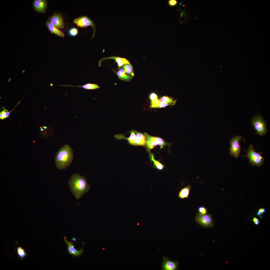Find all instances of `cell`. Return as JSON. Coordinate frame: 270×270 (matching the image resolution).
Segmentation results:
<instances>
[{"instance_id":"1f68e13d","label":"cell","mask_w":270,"mask_h":270,"mask_svg":"<svg viewBox=\"0 0 270 270\" xmlns=\"http://www.w3.org/2000/svg\"><path fill=\"white\" fill-rule=\"evenodd\" d=\"M258 220H259L258 218L255 217H254L253 219V221L254 222L257 221Z\"/></svg>"},{"instance_id":"8992f818","label":"cell","mask_w":270,"mask_h":270,"mask_svg":"<svg viewBox=\"0 0 270 270\" xmlns=\"http://www.w3.org/2000/svg\"><path fill=\"white\" fill-rule=\"evenodd\" d=\"M242 138L241 135L234 136L232 138L229 142L230 155L236 158H237L240 153L241 148L240 141Z\"/></svg>"},{"instance_id":"44dd1931","label":"cell","mask_w":270,"mask_h":270,"mask_svg":"<svg viewBox=\"0 0 270 270\" xmlns=\"http://www.w3.org/2000/svg\"><path fill=\"white\" fill-rule=\"evenodd\" d=\"M159 100L160 102L166 103L170 105L174 106L176 104V101L172 98L167 96H163Z\"/></svg>"},{"instance_id":"cb8c5ba5","label":"cell","mask_w":270,"mask_h":270,"mask_svg":"<svg viewBox=\"0 0 270 270\" xmlns=\"http://www.w3.org/2000/svg\"><path fill=\"white\" fill-rule=\"evenodd\" d=\"M21 101V100H20L17 104L16 106L15 107L10 111L6 112V111H5V110H4V111H2L1 112H0V119L2 120L5 118L9 117L10 113L20 103Z\"/></svg>"},{"instance_id":"2e32d148","label":"cell","mask_w":270,"mask_h":270,"mask_svg":"<svg viewBox=\"0 0 270 270\" xmlns=\"http://www.w3.org/2000/svg\"><path fill=\"white\" fill-rule=\"evenodd\" d=\"M136 137L135 139L136 146L145 145L146 137L144 134L135 131Z\"/></svg>"},{"instance_id":"484cf974","label":"cell","mask_w":270,"mask_h":270,"mask_svg":"<svg viewBox=\"0 0 270 270\" xmlns=\"http://www.w3.org/2000/svg\"><path fill=\"white\" fill-rule=\"evenodd\" d=\"M198 214L200 215H204L208 213L207 208L204 206H200L198 209Z\"/></svg>"},{"instance_id":"6da1fadb","label":"cell","mask_w":270,"mask_h":270,"mask_svg":"<svg viewBox=\"0 0 270 270\" xmlns=\"http://www.w3.org/2000/svg\"><path fill=\"white\" fill-rule=\"evenodd\" d=\"M68 184L73 194L78 200L90 190V186L86 178L79 174H73L70 179Z\"/></svg>"},{"instance_id":"52a82bcc","label":"cell","mask_w":270,"mask_h":270,"mask_svg":"<svg viewBox=\"0 0 270 270\" xmlns=\"http://www.w3.org/2000/svg\"><path fill=\"white\" fill-rule=\"evenodd\" d=\"M195 220L196 222L202 227L211 228L214 226L213 219L210 214L207 213L202 215L198 214Z\"/></svg>"},{"instance_id":"f1b7e54d","label":"cell","mask_w":270,"mask_h":270,"mask_svg":"<svg viewBox=\"0 0 270 270\" xmlns=\"http://www.w3.org/2000/svg\"><path fill=\"white\" fill-rule=\"evenodd\" d=\"M169 4L172 6L175 5L177 3V1L175 0H170L168 1Z\"/></svg>"},{"instance_id":"9c48e42d","label":"cell","mask_w":270,"mask_h":270,"mask_svg":"<svg viewBox=\"0 0 270 270\" xmlns=\"http://www.w3.org/2000/svg\"><path fill=\"white\" fill-rule=\"evenodd\" d=\"M178 263L177 261L172 260L164 257L162 264V270H176L178 268Z\"/></svg>"},{"instance_id":"74e56055","label":"cell","mask_w":270,"mask_h":270,"mask_svg":"<svg viewBox=\"0 0 270 270\" xmlns=\"http://www.w3.org/2000/svg\"><path fill=\"white\" fill-rule=\"evenodd\" d=\"M104 248H103V250H104Z\"/></svg>"},{"instance_id":"83f0119b","label":"cell","mask_w":270,"mask_h":270,"mask_svg":"<svg viewBox=\"0 0 270 270\" xmlns=\"http://www.w3.org/2000/svg\"><path fill=\"white\" fill-rule=\"evenodd\" d=\"M158 97L157 95L154 93H152L150 95V98L152 100L157 99Z\"/></svg>"},{"instance_id":"5b68a950","label":"cell","mask_w":270,"mask_h":270,"mask_svg":"<svg viewBox=\"0 0 270 270\" xmlns=\"http://www.w3.org/2000/svg\"><path fill=\"white\" fill-rule=\"evenodd\" d=\"M144 134L146 137L145 146L146 150L149 154L151 153L150 150L157 145L160 146L162 148L166 145L169 146L170 144L166 142L161 138L150 136L146 133Z\"/></svg>"},{"instance_id":"5bb4252c","label":"cell","mask_w":270,"mask_h":270,"mask_svg":"<svg viewBox=\"0 0 270 270\" xmlns=\"http://www.w3.org/2000/svg\"><path fill=\"white\" fill-rule=\"evenodd\" d=\"M46 24L49 30L51 33L61 37H64V34L55 27L50 21H46Z\"/></svg>"},{"instance_id":"f546056e","label":"cell","mask_w":270,"mask_h":270,"mask_svg":"<svg viewBox=\"0 0 270 270\" xmlns=\"http://www.w3.org/2000/svg\"><path fill=\"white\" fill-rule=\"evenodd\" d=\"M168 105H170L167 103L160 102L159 107V108L165 107Z\"/></svg>"},{"instance_id":"e0dca14e","label":"cell","mask_w":270,"mask_h":270,"mask_svg":"<svg viewBox=\"0 0 270 270\" xmlns=\"http://www.w3.org/2000/svg\"><path fill=\"white\" fill-rule=\"evenodd\" d=\"M104 59H114L115 61L117 63L119 68H120L124 64L130 63L129 61L126 58L118 57L113 56L104 58Z\"/></svg>"},{"instance_id":"9a60e30c","label":"cell","mask_w":270,"mask_h":270,"mask_svg":"<svg viewBox=\"0 0 270 270\" xmlns=\"http://www.w3.org/2000/svg\"><path fill=\"white\" fill-rule=\"evenodd\" d=\"M191 187V185L188 184L182 188L178 192V198L182 199L188 198Z\"/></svg>"},{"instance_id":"e575fe53","label":"cell","mask_w":270,"mask_h":270,"mask_svg":"<svg viewBox=\"0 0 270 270\" xmlns=\"http://www.w3.org/2000/svg\"><path fill=\"white\" fill-rule=\"evenodd\" d=\"M43 128L44 129H46V128H47V127H46L45 126H44L43 127Z\"/></svg>"},{"instance_id":"603a6c76","label":"cell","mask_w":270,"mask_h":270,"mask_svg":"<svg viewBox=\"0 0 270 270\" xmlns=\"http://www.w3.org/2000/svg\"><path fill=\"white\" fill-rule=\"evenodd\" d=\"M122 66L125 73L130 74L132 76H134V74L133 72L132 66L130 63L124 64Z\"/></svg>"},{"instance_id":"ba28073f","label":"cell","mask_w":270,"mask_h":270,"mask_svg":"<svg viewBox=\"0 0 270 270\" xmlns=\"http://www.w3.org/2000/svg\"><path fill=\"white\" fill-rule=\"evenodd\" d=\"M73 22L78 26L81 28H86L90 26L93 29V33L92 37H93L95 34L96 28L93 22L86 16L79 17L74 19Z\"/></svg>"},{"instance_id":"d590c367","label":"cell","mask_w":270,"mask_h":270,"mask_svg":"<svg viewBox=\"0 0 270 270\" xmlns=\"http://www.w3.org/2000/svg\"><path fill=\"white\" fill-rule=\"evenodd\" d=\"M40 130L41 131H43V129H42V128H41L40 129Z\"/></svg>"},{"instance_id":"3957f363","label":"cell","mask_w":270,"mask_h":270,"mask_svg":"<svg viewBox=\"0 0 270 270\" xmlns=\"http://www.w3.org/2000/svg\"><path fill=\"white\" fill-rule=\"evenodd\" d=\"M262 152L256 151L253 145L251 144L248 148L245 156L248 159L249 163L252 165L259 167L262 165L264 158L262 155Z\"/></svg>"},{"instance_id":"7a4b0ae2","label":"cell","mask_w":270,"mask_h":270,"mask_svg":"<svg viewBox=\"0 0 270 270\" xmlns=\"http://www.w3.org/2000/svg\"><path fill=\"white\" fill-rule=\"evenodd\" d=\"M74 158V152L71 146L64 145L58 150L55 158V164L60 170H64L70 165Z\"/></svg>"},{"instance_id":"836d02e7","label":"cell","mask_w":270,"mask_h":270,"mask_svg":"<svg viewBox=\"0 0 270 270\" xmlns=\"http://www.w3.org/2000/svg\"><path fill=\"white\" fill-rule=\"evenodd\" d=\"M11 80V78H9V79H8V82H10V80Z\"/></svg>"},{"instance_id":"7402d4cb","label":"cell","mask_w":270,"mask_h":270,"mask_svg":"<svg viewBox=\"0 0 270 270\" xmlns=\"http://www.w3.org/2000/svg\"><path fill=\"white\" fill-rule=\"evenodd\" d=\"M16 252L18 257L22 260L27 256L25 250L20 246H18Z\"/></svg>"},{"instance_id":"277c9868","label":"cell","mask_w":270,"mask_h":270,"mask_svg":"<svg viewBox=\"0 0 270 270\" xmlns=\"http://www.w3.org/2000/svg\"><path fill=\"white\" fill-rule=\"evenodd\" d=\"M252 124L256 131V134L262 136L267 132V123L262 116L259 114L254 116L251 120Z\"/></svg>"},{"instance_id":"8fae6325","label":"cell","mask_w":270,"mask_h":270,"mask_svg":"<svg viewBox=\"0 0 270 270\" xmlns=\"http://www.w3.org/2000/svg\"><path fill=\"white\" fill-rule=\"evenodd\" d=\"M48 20L58 29L64 27V23L63 19L61 15L59 14L55 13L48 18Z\"/></svg>"},{"instance_id":"4316f807","label":"cell","mask_w":270,"mask_h":270,"mask_svg":"<svg viewBox=\"0 0 270 270\" xmlns=\"http://www.w3.org/2000/svg\"><path fill=\"white\" fill-rule=\"evenodd\" d=\"M160 102L158 99L151 101L150 107L152 108H159Z\"/></svg>"},{"instance_id":"8d00e7d4","label":"cell","mask_w":270,"mask_h":270,"mask_svg":"<svg viewBox=\"0 0 270 270\" xmlns=\"http://www.w3.org/2000/svg\"><path fill=\"white\" fill-rule=\"evenodd\" d=\"M23 71L22 72H23V73H24V72H25V71H24V70H23Z\"/></svg>"},{"instance_id":"ffe728a7","label":"cell","mask_w":270,"mask_h":270,"mask_svg":"<svg viewBox=\"0 0 270 270\" xmlns=\"http://www.w3.org/2000/svg\"><path fill=\"white\" fill-rule=\"evenodd\" d=\"M82 88L85 89L90 90H94L100 88V86L97 84H94L88 83L82 86H73V87Z\"/></svg>"},{"instance_id":"4dcf8cb0","label":"cell","mask_w":270,"mask_h":270,"mask_svg":"<svg viewBox=\"0 0 270 270\" xmlns=\"http://www.w3.org/2000/svg\"><path fill=\"white\" fill-rule=\"evenodd\" d=\"M258 211L261 214H262L265 212V209L264 208H261L259 209Z\"/></svg>"},{"instance_id":"30bf717a","label":"cell","mask_w":270,"mask_h":270,"mask_svg":"<svg viewBox=\"0 0 270 270\" xmlns=\"http://www.w3.org/2000/svg\"><path fill=\"white\" fill-rule=\"evenodd\" d=\"M64 239L67 245V250L69 254L74 256L80 257L83 254L84 250L82 248L79 250H76L74 248L73 242L68 240L66 236H64Z\"/></svg>"},{"instance_id":"d6a6232c","label":"cell","mask_w":270,"mask_h":270,"mask_svg":"<svg viewBox=\"0 0 270 270\" xmlns=\"http://www.w3.org/2000/svg\"><path fill=\"white\" fill-rule=\"evenodd\" d=\"M255 224L256 225H258L260 223V222L259 220L256 221V222H254Z\"/></svg>"},{"instance_id":"4fadbf2b","label":"cell","mask_w":270,"mask_h":270,"mask_svg":"<svg viewBox=\"0 0 270 270\" xmlns=\"http://www.w3.org/2000/svg\"><path fill=\"white\" fill-rule=\"evenodd\" d=\"M130 135L128 138H126L122 134L115 135L114 137L118 140L125 139L126 140L128 143L130 145L136 146L135 139L136 137V134L135 131L132 130L130 132Z\"/></svg>"},{"instance_id":"d6986e66","label":"cell","mask_w":270,"mask_h":270,"mask_svg":"<svg viewBox=\"0 0 270 270\" xmlns=\"http://www.w3.org/2000/svg\"><path fill=\"white\" fill-rule=\"evenodd\" d=\"M150 158L154 163L155 167L158 170H162L164 167V165L160 163L158 160H156L154 157V154L152 153L150 154Z\"/></svg>"},{"instance_id":"d4e9b609","label":"cell","mask_w":270,"mask_h":270,"mask_svg":"<svg viewBox=\"0 0 270 270\" xmlns=\"http://www.w3.org/2000/svg\"><path fill=\"white\" fill-rule=\"evenodd\" d=\"M78 32V28L75 27L70 28L68 30V36H74L77 35Z\"/></svg>"},{"instance_id":"ac0fdd59","label":"cell","mask_w":270,"mask_h":270,"mask_svg":"<svg viewBox=\"0 0 270 270\" xmlns=\"http://www.w3.org/2000/svg\"><path fill=\"white\" fill-rule=\"evenodd\" d=\"M116 74L119 79L123 80L129 81L132 78L131 76L126 74L122 68L120 69Z\"/></svg>"},{"instance_id":"7c38bea8","label":"cell","mask_w":270,"mask_h":270,"mask_svg":"<svg viewBox=\"0 0 270 270\" xmlns=\"http://www.w3.org/2000/svg\"><path fill=\"white\" fill-rule=\"evenodd\" d=\"M32 5L36 12L44 14L47 6V1L46 0H34L33 2Z\"/></svg>"}]
</instances>
